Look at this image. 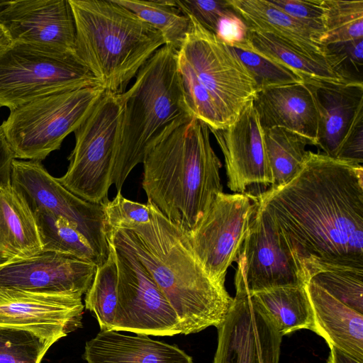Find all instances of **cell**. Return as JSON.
I'll use <instances>...</instances> for the list:
<instances>
[{"mask_svg":"<svg viewBox=\"0 0 363 363\" xmlns=\"http://www.w3.org/2000/svg\"><path fill=\"white\" fill-rule=\"evenodd\" d=\"M306 279L332 267L363 269V167L308 150L288 183L255 196Z\"/></svg>","mask_w":363,"mask_h":363,"instance_id":"1","label":"cell"},{"mask_svg":"<svg viewBox=\"0 0 363 363\" xmlns=\"http://www.w3.org/2000/svg\"><path fill=\"white\" fill-rule=\"evenodd\" d=\"M150 222L130 230H107L143 262L174 309L182 333H196L225 320L233 298L196 257L186 233L150 203Z\"/></svg>","mask_w":363,"mask_h":363,"instance_id":"2","label":"cell"},{"mask_svg":"<svg viewBox=\"0 0 363 363\" xmlns=\"http://www.w3.org/2000/svg\"><path fill=\"white\" fill-rule=\"evenodd\" d=\"M210 133L204 122L194 118L162 140L143 162L147 202L186 233L223 192L222 164Z\"/></svg>","mask_w":363,"mask_h":363,"instance_id":"3","label":"cell"},{"mask_svg":"<svg viewBox=\"0 0 363 363\" xmlns=\"http://www.w3.org/2000/svg\"><path fill=\"white\" fill-rule=\"evenodd\" d=\"M120 97L122 111L111 175L117 192L156 145L195 118L179 73L177 50L167 45L147 60Z\"/></svg>","mask_w":363,"mask_h":363,"instance_id":"4","label":"cell"},{"mask_svg":"<svg viewBox=\"0 0 363 363\" xmlns=\"http://www.w3.org/2000/svg\"><path fill=\"white\" fill-rule=\"evenodd\" d=\"M75 24L74 55L104 87L121 94L165 45L162 34L115 0H69Z\"/></svg>","mask_w":363,"mask_h":363,"instance_id":"5","label":"cell"},{"mask_svg":"<svg viewBox=\"0 0 363 363\" xmlns=\"http://www.w3.org/2000/svg\"><path fill=\"white\" fill-rule=\"evenodd\" d=\"M189 16L190 26L177 50L187 102L209 128H224L253 100L257 85L233 48Z\"/></svg>","mask_w":363,"mask_h":363,"instance_id":"6","label":"cell"},{"mask_svg":"<svg viewBox=\"0 0 363 363\" xmlns=\"http://www.w3.org/2000/svg\"><path fill=\"white\" fill-rule=\"evenodd\" d=\"M104 92L96 84L40 98L10 110L0 126L15 159L41 162L59 150Z\"/></svg>","mask_w":363,"mask_h":363,"instance_id":"7","label":"cell"},{"mask_svg":"<svg viewBox=\"0 0 363 363\" xmlns=\"http://www.w3.org/2000/svg\"><path fill=\"white\" fill-rule=\"evenodd\" d=\"M99 84L74 55L24 43L0 52V107Z\"/></svg>","mask_w":363,"mask_h":363,"instance_id":"8","label":"cell"},{"mask_svg":"<svg viewBox=\"0 0 363 363\" xmlns=\"http://www.w3.org/2000/svg\"><path fill=\"white\" fill-rule=\"evenodd\" d=\"M122 104L120 94L104 92L74 132L75 145L66 173L57 180L81 199L94 203L108 201Z\"/></svg>","mask_w":363,"mask_h":363,"instance_id":"9","label":"cell"},{"mask_svg":"<svg viewBox=\"0 0 363 363\" xmlns=\"http://www.w3.org/2000/svg\"><path fill=\"white\" fill-rule=\"evenodd\" d=\"M107 238L118 272L113 330L148 336L181 334L176 313L143 262L128 247Z\"/></svg>","mask_w":363,"mask_h":363,"instance_id":"10","label":"cell"},{"mask_svg":"<svg viewBox=\"0 0 363 363\" xmlns=\"http://www.w3.org/2000/svg\"><path fill=\"white\" fill-rule=\"evenodd\" d=\"M11 186L32 212L44 209L67 220L84 237L102 263L108 259L104 203H91L74 194L38 161L15 159Z\"/></svg>","mask_w":363,"mask_h":363,"instance_id":"11","label":"cell"},{"mask_svg":"<svg viewBox=\"0 0 363 363\" xmlns=\"http://www.w3.org/2000/svg\"><path fill=\"white\" fill-rule=\"evenodd\" d=\"M236 262L235 296L225 320L217 328L213 363H279L283 336L247 289L241 255Z\"/></svg>","mask_w":363,"mask_h":363,"instance_id":"12","label":"cell"},{"mask_svg":"<svg viewBox=\"0 0 363 363\" xmlns=\"http://www.w3.org/2000/svg\"><path fill=\"white\" fill-rule=\"evenodd\" d=\"M257 206L256 196L250 194L219 193L196 227L186 233L204 270L220 284L238 259Z\"/></svg>","mask_w":363,"mask_h":363,"instance_id":"13","label":"cell"},{"mask_svg":"<svg viewBox=\"0 0 363 363\" xmlns=\"http://www.w3.org/2000/svg\"><path fill=\"white\" fill-rule=\"evenodd\" d=\"M240 253L250 294L307 282L301 265L279 229L259 203Z\"/></svg>","mask_w":363,"mask_h":363,"instance_id":"14","label":"cell"},{"mask_svg":"<svg viewBox=\"0 0 363 363\" xmlns=\"http://www.w3.org/2000/svg\"><path fill=\"white\" fill-rule=\"evenodd\" d=\"M79 294H49L0 289V326L32 332L55 343L82 327Z\"/></svg>","mask_w":363,"mask_h":363,"instance_id":"15","label":"cell"},{"mask_svg":"<svg viewBox=\"0 0 363 363\" xmlns=\"http://www.w3.org/2000/svg\"><path fill=\"white\" fill-rule=\"evenodd\" d=\"M97 266L72 255L52 251L9 259L0 266V289L49 294L83 295Z\"/></svg>","mask_w":363,"mask_h":363,"instance_id":"16","label":"cell"},{"mask_svg":"<svg viewBox=\"0 0 363 363\" xmlns=\"http://www.w3.org/2000/svg\"><path fill=\"white\" fill-rule=\"evenodd\" d=\"M224 156L228 186L245 194L250 186H271L262 128L252 100L228 126L209 128Z\"/></svg>","mask_w":363,"mask_h":363,"instance_id":"17","label":"cell"},{"mask_svg":"<svg viewBox=\"0 0 363 363\" xmlns=\"http://www.w3.org/2000/svg\"><path fill=\"white\" fill-rule=\"evenodd\" d=\"M0 23L13 43L74 54L76 30L69 0L8 1L0 11Z\"/></svg>","mask_w":363,"mask_h":363,"instance_id":"18","label":"cell"},{"mask_svg":"<svg viewBox=\"0 0 363 363\" xmlns=\"http://www.w3.org/2000/svg\"><path fill=\"white\" fill-rule=\"evenodd\" d=\"M316 106L318 123L315 145L335 158L353 130L363 123V83L303 81Z\"/></svg>","mask_w":363,"mask_h":363,"instance_id":"19","label":"cell"},{"mask_svg":"<svg viewBox=\"0 0 363 363\" xmlns=\"http://www.w3.org/2000/svg\"><path fill=\"white\" fill-rule=\"evenodd\" d=\"M252 101L263 130L284 128L315 145L318 112L313 96L303 82L259 90Z\"/></svg>","mask_w":363,"mask_h":363,"instance_id":"20","label":"cell"},{"mask_svg":"<svg viewBox=\"0 0 363 363\" xmlns=\"http://www.w3.org/2000/svg\"><path fill=\"white\" fill-rule=\"evenodd\" d=\"M82 357L87 363H193L191 357L175 345L115 330H101L87 341Z\"/></svg>","mask_w":363,"mask_h":363,"instance_id":"21","label":"cell"},{"mask_svg":"<svg viewBox=\"0 0 363 363\" xmlns=\"http://www.w3.org/2000/svg\"><path fill=\"white\" fill-rule=\"evenodd\" d=\"M313 311L315 333L363 362V314L337 301L320 286L305 284Z\"/></svg>","mask_w":363,"mask_h":363,"instance_id":"22","label":"cell"},{"mask_svg":"<svg viewBox=\"0 0 363 363\" xmlns=\"http://www.w3.org/2000/svg\"><path fill=\"white\" fill-rule=\"evenodd\" d=\"M227 2L249 30L274 35L304 52L328 58L324 46L320 45L318 36L313 31L267 0H227Z\"/></svg>","mask_w":363,"mask_h":363,"instance_id":"23","label":"cell"},{"mask_svg":"<svg viewBox=\"0 0 363 363\" xmlns=\"http://www.w3.org/2000/svg\"><path fill=\"white\" fill-rule=\"evenodd\" d=\"M42 251L33 214L11 186H0V254L9 259Z\"/></svg>","mask_w":363,"mask_h":363,"instance_id":"24","label":"cell"},{"mask_svg":"<svg viewBox=\"0 0 363 363\" xmlns=\"http://www.w3.org/2000/svg\"><path fill=\"white\" fill-rule=\"evenodd\" d=\"M247 40L245 51L283 65L298 73L303 80L347 82L335 72L327 57L304 52L274 35L249 30Z\"/></svg>","mask_w":363,"mask_h":363,"instance_id":"25","label":"cell"},{"mask_svg":"<svg viewBox=\"0 0 363 363\" xmlns=\"http://www.w3.org/2000/svg\"><path fill=\"white\" fill-rule=\"evenodd\" d=\"M251 295L264 307L282 336L301 329L315 332L305 284L277 287Z\"/></svg>","mask_w":363,"mask_h":363,"instance_id":"26","label":"cell"},{"mask_svg":"<svg viewBox=\"0 0 363 363\" xmlns=\"http://www.w3.org/2000/svg\"><path fill=\"white\" fill-rule=\"evenodd\" d=\"M263 138L272 175L269 189H277L298 173L308 152L306 147L313 143L296 133L280 127L264 129Z\"/></svg>","mask_w":363,"mask_h":363,"instance_id":"27","label":"cell"},{"mask_svg":"<svg viewBox=\"0 0 363 363\" xmlns=\"http://www.w3.org/2000/svg\"><path fill=\"white\" fill-rule=\"evenodd\" d=\"M32 213L42 251L72 255L96 266L103 264L84 237L67 220L56 218L44 209Z\"/></svg>","mask_w":363,"mask_h":363,"instance_id":"28","label":"cell"},{"mask_svg":"<svg viewBox=\"0 0 363 363\" xmlns=\"http://www.w3.org/2000/svg\"><path fill=\"white\" fill-rule=\"evenodd\" d=\"M115 1L157 30L164 40V45L179 49L189 30L190 18L175 0Z\"/></svg>","mask_w":363,"mask_h":363,"instance_id":"29","label":"cell"},{"mask_svg":"<svg viewBox=\"0 0 363 363\" xmlns=\"http://www.w3.org/2000/svg\"><path fill=\"white\" fill-rule=\"evenodd\" d=\"M109 250L108 259L97 266L93 281L84 298L85 308L95 315L101 330H113L118 303L117 267L110 244Z\"/></svg>","mask_w":363,"mask_h":363,"instance_id":"30","label":"cell"},{"mask_svg":"<svg viewBox=\"0 0 363 363\" xmlns=\"http://www.w3.org/2000/svg\"><path fill=\"white\" fill-rule=\"evenodd\" d=\"M323 46L363 38L362 0H323Z\"/></svg>","mask_w":363,"mask_h":363,"instance_id":"31","label":"cell"},{"mask_svg":"<svg viewBox=\"0 0 363 363\" xmlns=\"http://www.w3.org/2000/svg\"><path fill=\"white\" fill-rule=\"evenodd\" d=\"M307 281L320 286L340 302L363 314V269L328 268L313 273Z\"/></svg>","mask_w":363,"mask_h":363,"instance_id":"32","label":"cell"},{"mask_svg":"<svg viewBox=\"0 0 363 363\" xmlns=\"http://www.w3.org/2000/svg\"><path fill=\"white\" fill-rule=\"evenodd\" d=\"M52 344L32 332L0 326V363H40Z\"/></svg>","mask_w":363,"mask_h":363,"instance_id":"33","label":"cell"},{"mask_svg":"<svg viewBox=\"0 0 363 363\" xmlns=\"http://www.w3.org/2000/svg\"><path fill=\"white\" fill-rule=\"evenodd\" d=\"M233 48L252 76L257 91L303 81V79L298 73L283 65L251 51Z\"/></svg>","mask_w":363,"mask_h":363,"instance_id":"34","label":"cell"},{"mask_svg":"<svg viewBox=\"0 0 363 363\" xmlns=\"http://www.w3.org/2000/svg\"><path fill=\"white\" fill-rule=\"evenodd\" d=\"M107 230H130L147 223L151 213L147 203L143 204L124 198L117 192L115 198L104 204Z\"/></svg>","mask_w":363,"mask_h":363,"instance_id":"35","label":"cell"},{"mask_svg":"<svg viewBox=\"0 0 363 363\" xmlns=\"http://www.w3.org/2000/svg\"><path fill=\"white\" fill-rule=\"evenodd\" d=\"M363 38L324 45V52L335 70L347 82H360L363 61Z\"/></svg>","mask_w":363,"mask_h":363,"instance_id":"36","label":"cell"},{"mask_svg":"<svg viewBox=\"0 0 363 363\" xmlns=\"http://www.w3.org/2000/svg\"><path fill=\"white\" fill-rule=\"evenodd\" d=\"M267 1L310 28L318 36L320 42L324 31L323 0Z\"/></svg>","mask_w":363,"mask_h":363,"instance_id":"37","label":"cell"},{"mask_svg":"<svg viewBox=\"0 0 363 363\" xmlns=\"http://www.w3.org/2000/svg\"><path fill=\"white\" fill-rule=\"evenodd\" d=\"M186 15L194 17L203 27L216 34L222 17L230 9L227 0H175Z\"/></svg>","mask_w":363,"mask_h":363,"instance_id":"38","label":"cell"},{"mask_svg":"<svg viewBox=\"0 0 363 363\" xmlns=\"http://www.w3.org/2000/svg\"><path fill=\"white\" fill-rule=\"evenodd\" d=\"M248 30L242 18L230 9L220 19L216 35L228 46L245 50Z\"/></svg>","mask_w":363,"mask_h":363,"instance_id":"39","label":"cell"},{"mask_svg":"<svg viewBox=\"0 0 363 363\" xmlns=\"http://www.w3.org/2000/svg\"><path fill=\"white\" fill-rule=\"evenodd\" d=\"M14 154L0 126V186L11 185V172Z\"/></svg>","mask_w":363,"mask_h":363,"instance_id":"40","label":"cell"},{"mask_svg":"<svg viewBox=\"0 0 363 363\" xmlns=\"http://www.w3.org/2000/svg\"><path fill=\"white\" fill-rule=\"evenodd\" d=\"M330 352L327 363H363V362L335 347H330Z\"/></svg>","mask_w":363,"mask_h":363,"instance_id":"41","label":"cell"},{"mask_svg":"<svg viewBox=\"0 0 363 363\" xmlns=\"http://www.w3.org/2000/svg\"><path fill=\"white\" fill-rule=\"evenodd\" d=\"M13 44V40L6 29L0 23V52Z\"/></svg>","mask_w":363,"mask_h":363,"instance_id":"42","label":"cell"},{"mask_svg":"<svg viewBox=\"0 0 363 363\" xmlns=\"http://www.w3.org/2000/svg\"><path fill=\"white\" fill-rule=\"evenodd\" d=\"M7 4L8 1H0V11L6 6Z\"/></svg>","mask_w":363,"mask_h":363,"instance_id":"43","label":"cell"}]
</instances>
